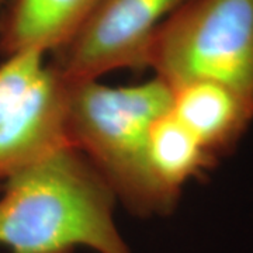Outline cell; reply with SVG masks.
<instances>
[{
    "mask_svg": "<svg viewBox=\"0 0 253 253\" xmlns=\"http://www.w3.org/2000/svg\"><path fill=\"white\" fill-rule=\"evenodd\" d=\"M6 179L0 246L7 253H129L113 219L117 197L81 151L59 148Z\"/></svg>",
    "mask_w": 253,
    "mask_h": 253,
    "instance_id": "1",
    "label": "cell"
},
{
    "mask_svg": "<svg viewBox=\"0 0 253 253\" xmlns=\"http://www.w3.org/2000/svg\"><path fill=\"white\" fill-rule=\"evenodd\" d=\"M170 109L172 89L159 78L129 87L68 82V142L138 217L168 215L179 201L156 179L148 152L151 126Z\"/></svg>",
    "mask_w": 253,
    "mask_h": 253,
    "instance_id": "2",
    "label": "cell"
},
{
    "mask_svg": "<svg viewBox=\"0 0 253 253\" xmlns=\"http://www.w3.org/2000/svg\"><path fill=\"white\" fill-rule=\"evenodd\" d=\"M146 68L170 89L221 84L253 111V0H190L156 31Z\"/></svg>",
    "mask_w": 253,
    "mask_h": 253,
    "instance_id": "3",
    "label": "cell"
},
{
    "mask_svg": "<svg viewBox=\"0 0 253 253\" xmlns=\"http://www.w3.org/2000/svg\"><path fill=\"white\" fill-rule=\"evenodd\" d=\"M41 49H23L0 65V179L68 144V81L44 63Z\"/></svg>",
    "mask_w": 253,
    "mask_h": 253,
    "instance_id": "4",
    "label": "cell"
},
{
    "mask_svg": "<svg viewBox=\"0 0 253 253\" xmlns=\"http://www.w3.org/2000/svg\"><path fill=\"white\" fill-rule=\"evenodd\" d=\"M190 0H103L48 63L65 81H97L118 69L142 72L156 31Z\"/></svg>",
    "mask_w": 253,
    "mask_h": 253,
    "instance_id": "5",
    "label": "cell"
},
{
    "mask_svg": "<svg viewBox=\"0 0 253 253\" xmlns=\"http://www.w3.org/2000/svg\"><path fill=\"white\" fill-rule=\"evenodd\" d=\"M172 114L214 158L235 148L253 120L236 93L212 82H190L172 89Z\"/></svg>",
    "mask_w": 253,
    "mask_h": 253,
    "instance_id": "6",
    "label": "cell"
},
{
    "mask_svg": "<svg viewBox=\"0 0 253 253\" xmlns=\"http://www.w3.org/2000/svg\"><path fill=\"white\" fill-rule=\"evenodd\" d=\"M103 0H7L0 11V54L52 52L71 40Z\"/></svg>",
    "mask_w": 253,
    "mask_h": 253,
    "instance_id": "7",
    "label": "cell"
},
{
    "mask_svg": "<svg viewBox=\"0 0 253 253\" xmlns=\"http://www.w3.org/2000/svg\"><path fill=\"white\" fill-rule=\"evenodd\" d=\"M148 152L156 179L179 199L187 181L203 177L218 162L172 111L165 113L151 126Z\"/></svg>",
    "mask_w": 253,
    "mask_h": 253,
    "instance_id": "8",
    "label": "cell"
},
{
    "mask_svg": "<svg viewBox=\"0 0 253 253\" xmlns=\"http://www.w3.org/2000/svg\"><path fill=\"white\" fill-rule=\"evenodd\" d=\"M6 1H7V0H0V11H1V9H3V6H4Z\"/></svg>",
    "mask_w": 253,
    "mask_h": 253,
    "instance_id": "9",
    "label": "cell"
}]
</instances>
